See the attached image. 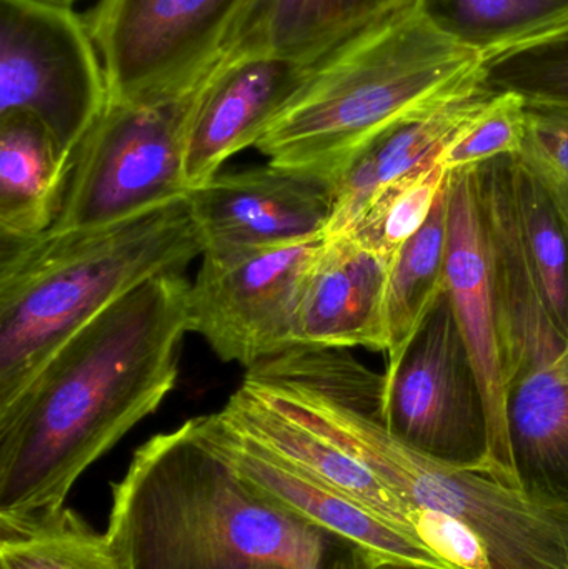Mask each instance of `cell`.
Here are the masks:
<instances>
[{"label":"cell","mask_w":568,"mask_h":569,"mask_svg":"<svg viewBox=\"0 0 568 569\" xmlns=\"http://www.w3.org/2000/svg\"><path fill=\"white\" fill-rule=\"evenodd\" d=\"M323 239L203 253L189 288V331L247 370L296 347L300 295Z\"/></svg>","instance_id":"10"},{"label":"cell","mask_w":568,"mask_h":569,"mask_svg":"<svg viewBox=\"0 0 568 569\" xmlns=\"http://www.w3.org/2000/svg\"><path fill=\"white\" fill-rule=\"evenodd\" d=\"M49 2L67 3V6H70V3L76 2V0H49Z\"/></svg>","instance_id":"30"},{"label":"cell","mask_w":568,"mask_h":569,"mask_svg":"<svg viewBox=\"0 0 568 569\" xmlns=\"http://www.w3.org/2000/svg\"><path fill=\"white\" fill-rule=\"evenodd\" d=\"M450 176L432 213L390 262L387 284V360L399 355L446 290Z\"/></svg>","instance_id":"20"},{"label":"cell","mask_w":568,"mask_h":569,"mask_svg":"<svg viewBox=\"0 0 568 569\" xmlns=\"http://www.w3.org/2000/svg\"><path fill=\"white\" fill-rule=\"evenodd\" d=\"M0 569H119L106 533L63 507L0 520Z\"/></svg>","instance_id":"22"},{"label":"cell","mask_w":568,"mask_h":569,"mask_svg":"<svg viewBox=\"0 0 568 569\" xmlns=\"http://www.w3.org/2000/svg\"><path fill=\"white\" fill-rule=\"evenodd\" d=\"M72 162L42 123L26 113L0 117V237L22 242L49 232L62 206Z\"/></svg>","instance_id":"19"},{"label":"cell","mask_w":568,"mask_h":569,"mask_svg":"<svg viewBox=\"0 0 568 569\" xmlns=\"http://www.w3.org/2000/svg\"><path fill=\"white\" fill-rule=\"evenodd\" d=\"M382 421L412 450L494 477L486 395L447 290L387 360Z\"/></svg>","instance_id":"7"},{"label":"cell","mask_w":568,"mask_h":569,"mask_svg":"<svg viewBox=\"0 0 568 569\" xmlns=\"http://www.w3.org/2000/svg\"><path fill=\"white\" fill-rule=\"evenodd\" d=\"M206 80L166 99L109 102L73 157L50 230L116 222L186 197L187 143Z\"/></svg>","instance_id":"6"},{"label":"cell","mask_w":568,"mask_h":569,"mask_svg":"<svg viewBox=\"0 0 568 569\" xmlns=\"http://www.w3.org/2000/svg\"><path fill=\"white\" fill-rule=\"evenodd\" d=\"M240 387L372 471L450 568L568 569V517L397 440L382 421L383 375L347 348H290L249 368Z\"/></svg>","instance_id":"2"},{"label":"cell","mask_w":568,"mask_h":569,"mask_svg":"<svg viewBox=\"0 0 568 569\" xmlns=\"http://www.w3.org/2000/svg\"><path fill=\"white\" fill-rule=\"evenodd\" d=\"M203 253L292 246L327 237L336 187L329 180L266 167L217 173L190 190Z\"/></svg>","instance_id":"12"},{"label":"cell","mask_w":568,"mask_h":569,"mask_svg":"<svg viewBox=\"0 0 568 569\" xmlns=\"http://www.w3.org/2000/svg\"><path fill=\"white\" fill-rule=\"evenodd\" d=\"M200 431L237 475L273 507L320 530L346 538L382 561L450 568L430 548L407 537L366 508L282 463L223 423L219 415L197 417Z\"/></svg>","instance_id":"13"},{"label":"cell","mask_w":568,"mask_h":569,"mask_svg":"<svg viewBox=\"0 0 568 569\" xmlns=\"http://www.w3.org/2000/svg\"><path fill=\"white\" fill-rule=\"evenodd\" d=\"M517 160L542 183L568 219V103H524Z\"/></svg>","instance_id":"26"},{"label":"cell","mask_w":568,"mask_h":569,"mask_svg":"<svg viewBox=\"0 0 568 569\" xmlns=\"http://www.w3.org/2000/svg\"><path fill=\"white\" fill-rule=\"evenodd\" d=\"M106 535L119 569H372L382 561L259 497L197 418L137 448L112 483Z\"/></svg>","instance_id":"3"},{"label":"cell","mask_w":568,"mask_h":569,"mask_svg":"<svg viewBox=\"0 0 568 569\" xmlns=\"http://www.w3.org/2000/svg\"><path fill=\"white\" fill-rule=\"evenodd\" d=\"M446 290L486 395L494 478L514 487L507 440V318L476 167L450 172Z\"/></svg>","instance_id":"11"},{"label":"cell","mask_w":568,"mask_h":569,"mask_svg":"<svg viewBox=\"0 0 568 569\" xmlns=\"http://www.w3.org/2000/svg\"><path fill=\"white\" fill-rule=\"evenodd\" d=\"M203 252L189 193L116 222L2 242L0 411L87 321L149 280L183 273Z\"/></svg>","instance_id":"4"},{"label":"cell","mask_w":568,"mask_h":569,"mask_svg":"<svg viewBox=\"0 0 568 569\" xmlns=\"http://www.w3.org/2000/svg\"><path fill=\"white\" fill-rule=\"evenodd\" d=\"M109 102L96 40L72 6L0 0V117H32L73 162Z\"/></svg>","instance_id":"8"},{"label":"cell","mask_w":568,"mask_h":569,"mask_svg":"<svg viewBox=\"0 0 568 569\" xmlns=\"http://www.w3.org/2000/svg\"><path fill=\"white\" fill-rule=\"evenodd\" d=\"M492 97L479 86L477 77L464 89L400 117L370 139L336 180V202L327 237L350 230L383 187L442 157L444 150L486 109Z\"/></svg>","instance_id":"16"},{"label":"cell","mask_w":568,"mask_h":569,"mask_svg":"<svg viewBox=\"0 0 568 569\" xmlns=\"http://www.w3.org/2000/svg\"><path fill=\"white\" fill-rule=\"evenodd\" d=\"M189 288L173 273L123 295L0 411V520L66 507L77 480L159 410L179 378Z\"/></svg>","instance_id":"1"},{"label":"cell","mask_w":568,"mask_h":569,"mask_svg":"<svg viewBox=\"0 0 568 569\" xmlns=\"http://www.w3.org/2000/svg\"><path fill=\"white\" fill-rule=\"evenodd\" d=\"M477 77L492 96L568 103V16L484 52Z\"/></svg>","instance_id":"23"},{"label":"cell","mask_w":568,"mask_h":569,"mask_svg":"<svg viewBox=\"0 0 568 569\" xmlns=\"http://www.w3.org/2000/svg\"><path fill=\"white\" fill-rule=\"evenodd\" d=\"M390 262L349 233L326 237L303 282L296 347L386 353Z\"/></svg>","instance_id":"15"},{"label":"cell","mask_w":568,"mask_h":569,"mask_svg":"<svg viewBox=\"0 0 568 569\" xmlns=\"http://www.w3.org/2000/svg\"><path fill=\"white\" fill-rule=\"evenodd\" d=\"M482 53L400 0L307 67L256 149L272 166L329 180L400 117L477 80Z\"/></svg>","instance_id":"5"},{"label":"cell","mask_w":568,"mask_h":569,"mask_svg":"<svg viewBox=\"0 0 568 569\" xmlns=\"http://www.w3.org/2000/svg\"><path fill=\"white\" fill-rule=\"evenodd\" d=\"M249 0H99L87 23L110 102H147L199 87L220 62Z\"/></svg>","instance_id":"9"},{"label":"cell","mask_w":568,"mask_h":569,"mask_svg":"<svg viewBox=\"0 0 568 569\" xmlns=\"http://www.w3.org/2000/svg\"><path fill=\"white\" fill-rule=\"evenodd\" d=\"M427 16L484 53L568 16V0H420Z\"/></svg>","instance_id":"24"},{"label":"cell","mask_w":568,"mask_h":569,"mask_svg":"<svg viewBox=\"0 0 568 569\" xmlns=\"http://www.w3.org/2000/svg\"><path fill=\"white\" fill-rule=\"evenodd\" d=\"M372 569H447L429 565L407 563V561H380Z\"/></svg>","instance_id":"28"},{"label":"cell","mask_w":568,"mask_h":569,"mask_svg":"<svg viewBox=\"0 0 568 569\" xmlns=\"http://www.w3.org/2000/svg\"><path fill=\"white\" fill-rule=\"evenodd\" d=\"M400 0H249L220 62L277 59L309 67Z\"/></svg>","instance_id":"18"},{"label":"cell","mask_w":568,"mask_h":569,"mask_svg":"<svg viewBox=\"0 0 568 569\" xmlns=\"http://www.w3.org/2000/svg\"><path fill=\"white\" fill-rule=\"evenodd\" d=\"M440 159L430 160L383 187L346 233L392 260L400 247L427 222L449 180L450 172Z\"/></svg>","instance_id":"25"},{"label":"cell","mask_w":568,"mask_h":569,"mask_svg":"<svg viewBox=\"0 0 568 569\" xmlns=\"http://www.w3.org/2000/svg\"><path fill=\"white\" fill-rule=\"evenodd\" d=\"M522 97L499 93L486 109L449 143L442 163L449 172L470 169L487 160L516 156L524 136Z\"/></svg>","instance_id":"27"},{"label":"cell","mask_w":568,"mask_h":569,"mask_svg":"<svg viewBox=\"0 0 568 569\" xmlns=\"http://www.w3.org/2000/svg\"><path fill=\"white\" fill-rule=\"evenodd\" d=\"M506 423L514 488L568 517V345L510 377Z\"/></svg>","instance_id":"17"},{"label":"cell","mask_w":568,"mask_h":569,"mask_svg":"<svg viewBox=\"0 0 568 569\" xmlns=\"http://www.w3.org/2000/svg\"><path fill=\"white\" fill-rule=\"evenodd\" d=\"M512 183L517 226L530 273L550 318L568 338V219L516 156Z\"/></svg>","instance_id":"21"},{"label":"cell","mask_w":568,"mask_h":569,"mask_svg":"<svg viewBox=\"0 0 568 569\" xmlns=\"http://www.w3.org/2000/svg\"><path fill=\"white\" fill-rule=\"evenodd\" d=\"M252 569H292L289 567H286V565H279V563H259L256 565Z\"/></svg>","instance_id":"29"},{"label":"cell","mask_w":568,"mask_h":569,"mask_svg":"<svg viewBox=\"0 0 568 569\" xmlns=\"http://www.w3.org/2000/svg\"><path fill=\"white\" fill-rule=\"evenodd\" d=\"M307 67L277 59L219 62L203 83L187 143L186 182L206 186L237 153L256 147L292 99Z\"/></svg>","instance_id":"14"}]
</instances>
